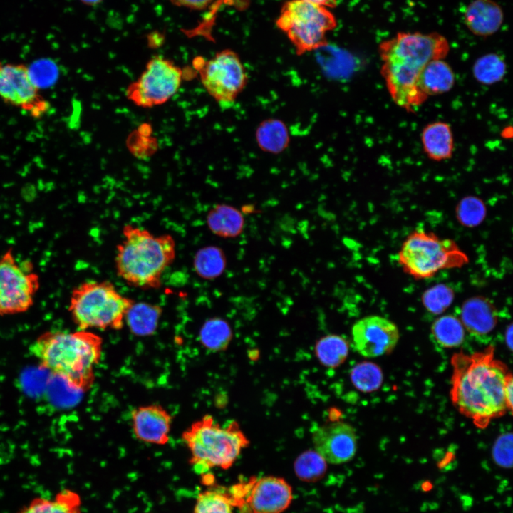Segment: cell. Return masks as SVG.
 Listing matches in <instances>:
<instances>
[{
  "label": "cell",
  "instance_id": "23",
  "mask_svg": "<svg viewBox=\"0 0 513 513\" xmlns=\"http://www.w3.org/2000/svg\"><path fill=\"white\" fill-rule=\"evenodd\" d=\"M79 495L69 489L59 492L53 499L36 497L18 513H82Z\"/></svg>",
  "mask_w": 513,
  "mask_h": 513
},
{
  "label": "cell",
  "instance_id": "33",
  "mask_svg": "<svg viewBox=\"0 0 513 513\" xmlns=\"http://www.w3.org/2000/svg\"><path fill=\"white\" fill-rule=\"evenodd\" d=\"M453 290L445 284H437L427 289L422 295V302L432 314L443 313L452 303Z\"/></svg>",
  "mask_w": 513,
  "mask_h": 513
},
{
  "label": "cell",
  "instance_id": "9",
  "mask_svg": "<svg viewBox=\"0 0 513 513\" xmlns=\"http://www.w3.org/2000/svg\"><path fill=\"white\" fill-rule=\"evenodd\" d=\"M40 287L39 276L28 260L19 262L12 248L0 254V316L27 311Z\"/></svg>",
  "mask_w": 513,
  "mask_h": 513
},
{
  "label": "cell",
  "instance_id": "41",
  "mask_svg": "<svg viewBox=\"0 0 513 513\" xmlns=\"http://www.w3.org/2000/svg\"><path fill=\"white\" fill-rule=\"evenodd\" d=\"M81 1L86 4L93 5V4H98L101 0H81Z\"/></svg>",
  "mask_w": 513,
  "mask_h": 513
},
{
  "label": "cell",
  "instance_id": "12",
  "mask_svg": "<svg viewBox=\"0 0 513 513\" xmlns=\"http://www.w3.org/2000/svg\"><path fill=\"white\" fill-rule=\"evenodd\" d=\"M0 99L33 118H40L50 108L24 64L0 62Z\"/></svg>",
  "mask_w": 513,
  "mask_h": 513
},
{
  "label": "cell",
  "instance_id": "20",
  "mask_svg": "<svg viewBox=\"0 0 513 513\" xmlns=\"http://www.w3.org/2000/svg\"><path fill=\"white\" fill-rule=\"evenodd\" d=\"M455 83V75L445 59L430 61L420 72L417 86L420 92L428 97L449 92Z\"/></svg>",
  "mask_w": 513,
  "mask_h": 513
},
{
  "label": "cell",
  "instance_id": "18",
  "mask_svg": "<svg viewBox=\"0 0 513 513\" xmlns=\"http://www.w3.org/2000/svg\"><path fill=\"white\" fill-rule=\"evenodd\" d=\"M504 19L502 8L492 0H474L467 6L464 21L475 35L489 36L501 27Z\"/></svg>",
  "mask_w": 513,
  "mask_h": 513
},
{
  "label": "cell",
  "instance_id": "1",
  "mask_svg": "<svg viewBox=\"0 0 513 513\" xmlns=\"http://www.w3.org/2000/svg\"><path fill=\"white\" fill-rule=\"evenodd\" d=\"M451 364V400L477 428H486L508 411L504 388L512 373L494 358L492 346L472 354L458 352Z\"/></svg>",
  "mask_w": 513,
  "mask_h": 513
},
{
  "label": "cell",
  "instance_id": "17",
  "mask_svg": "<svg viewBox=\"0 0 513 513\" xmlns=\"http://www.w3.org/2000/svg\"><path fill=\"white\" fill-rule=\"evenodd\" d=\"M461 321L466 330L477 337L487 336L498 320V314L492 302L484 296H474L465 301L461 307Z\"/></svg>",
  "mask_w": 513,
  "mask_h": 513
},
{
  "label": "cell",
  "instance_id": "4",
  "mask_svg": "<svg viewBox=\"0 0 513 513\" xmlns=\"http://www.w3.org/2000/svg\"><path fill=\"white\" fill-rule=\"evenodd\" d=\"M123 237L116 247L117 275L135 288H159L164 271L176 256L173 237L168 234L156 236L130 224L123 227Z\"/></svg>",
  "mask_w": 513,
  "mask_h": 513
},
{
  "label": "cell",
  "instance_id": "10",
  "mask_svg": "<svg viewBox=\"0 0 513 513\" xmlns=\"http://www.w3.org/2000/svg\"><path fill=\"white\" fill-rule=\"evenodd\" d=\"M199 73L208 94L222 107L232 105L249 81L240 57L231 49L222 50L200 63Z\"/></svg>",
  "mask_w": 513,
  "mask_h": 513
},
{
  "label": "cell",
  "instance_id": "26",
  "mask_svg": "<svg viewBox=\"0 0 513 513\" xmlns=\"http://www.w3.org/2000/svg\"><path fill=\"white\" fill-rule=\"evenodd\" d=\"M507 64L497 53H489L478 58L472 68L476 81L484 86H491L502 81L507 73Z\"/></svg>",
  "mask_w": 513,
  "mask_h": 513
},
{
  "label": "cell",
  "instance_id": "40",
  "mask_svg": "<svg viewBox=\"0 0 513 513\" xmlns=\"http://www.w3.org/2000/svg\"><path fill=\"white\" fill-rule=\"evenodd\" d=\"M432 483L429 480L424 481L421 484V489L425 492H430L432 489Z\"/></svg>",
  "mask_w": 513,
  "mask_h": 513
},
{
  "label": "cell",
  "instance_id": "28",
  "mask_svg": "<svg viewBox=\"0 0 513 513\" xmlns=\"http://www.w3.org/2000/svg\"><path fill=\"white\" fill-rule=\"evenodd\" d=\"M348 343L342 336L328 335L316 343L315 352L321 363L336 368L343 363L348 354Z\"/></svg>",
  "mask_w": 513,
  "mask_h": 513
},
{
  "label": "cell",
  "instance_id": "36",
  "mask_svg": "<svg viewBox=\"0 0 513 513\" xmlns=\"http://www.w3.org/2000/svg\"><path fill=\"white\" fill-rule=\"evenodd\" d=\"M172 4L194 10H202L208 6L213 0H169Z\"/></svg>",
  "mask_w": 513,
  "mask_h": 513
},
{
  "label": "cell",
  "instance_id": "38",
  "mask_svg": "<svg viewBox=\"0 0 513 513\" xmlns=\"http://www.w3.org/2000/svg\"><path fill=\"white\" fill-rule=\"evenodd\" d=\"M331 9L337 4V0H300Z\"/></svg>",
  "mask_w": 513,
  "mask_h": 513
},
{
  "label": "cell",
  "instance_id": "2",
  "mask_svg": "<svg viewBox=\"0 0 513 513\" xmlns=\"http://www.w3.org/2000/svg\"><path fill=\"white\" fill-rule=\"evenodd\" d=\"M447 39L437 32H399L380 42V74L393 101L408 113L427 100L417 86L423 68L431 61L445 59Z\"/></svg>",
  "mask_w": 513,
  "mask_h": 513
},
{
  "label": "cell",
  "instance_id": "3",
  "mask_svg": "<svg viewBox=\"0 0 513 513\" xmlns=\"http://www.w3.org/2000/svg\"><path fill=\"white\" fill-rule=\"evenodd\" d=\"M102 350V338L88 330L46 331L28 347L41 368L81 393L92 388Z\"/></svg>",
  "mask_w": 513,
  "mask_h": 513
},
{
  "label": "cell",
  "instance_id": "22",
  "mask_svg": "<svg viewBox=\"0 0 513 513\" xmlns=\"http://www.w3.org/2000/svg\"><path fill=\"white\" fill-rule=\"evenodd\" d=\"M207 225L212 233L224 238L239 235L244 228V218L235 207L217 204L207 214Z\"/></svg>",
  "mask_w": 513,
  "mask_h": 513
},
{
  "label": "cell",
  "instance_id": "21",
  "mask_svg": "<svg viewBox=\"0 0 513 513\" xmlns=\"http://www.w3.org/2000/svg\"><path fill=\"white\" fill-rule=\"evenodd\" d=\"M162 313L158 305L135 301L126 314L125 322L135 336H152L157 328Z\"/></svg>",
  "mask_w": 513,
  "mask_h": 513
},
{
  "label": "cell",
  "instance_id": "19",
  "mask_svg": "<svg viewBox=\"0 0 513 513\" xmlns=\"http://www.w3.org/2000/svg\"><path fill=\"white\" fill-rule=\"evenodd\" d=\"M423 151L431 160L441 162L450 159L454 150V138L451 126L443 121L426 125L421 132Z\"/></svg>",
  "mask_w": 513,
  "mask_h": 513
},
{
  "label": "cell",
  "instance_id": "16",
  "mask_svg": "<svg viewBox=\"0 0 513 513\" xmlns=\"http://www.w3.org/2000/svg\"><path fill=\"white\" fill-rule=\"evenodd\" d=\"M132 428L140 441L157 445L170 440L172 415L162 405L151 404L134 408L131 412Z\"/></svg>",
  "mask_w": 513,
  "mask_h": 513
},
{
  "label": "cell",
  "instance_id": "24",
  "mask_svg": "<svg viewBox=\"0 0 513 513\" xmlns=\"http://www.w3.org/2000/svg\"><path fill=\"white\" fill-rule=\"evenodd\" d=\"M433 340L442 348H456L464 341L465 328L461 320L453 315L437 318L431 326Z\"/></svg>",
  "mask_w": 513,
  "mask_h": 513
},
{
  "label": "cell",
  "instance_id": "35",
  "mask_svg": "<svg viewBox=\"0 0 513 513\" xmlns=\"http://www.w3.org/2000/svg\"><path fill=\"white\" fill-rule=\"evenodd\" d=\"M494 462L503 468L512 467V434L505 432L495 440L492 451Z\"/></svg>",
  "mask_w": 513,
  "mask_h": 513
},
{
  "label": "cell",
  "instance_id": "39",
  "mask_svg": "<svg viewBox=\"0 0 513 513\" xmlns=\"http://www.w3.org/2000/svg\"><path fill=\"white\" fill-rule=\"evenodd\" d=\"M505 342L509 350L512 349V325L509 324L505 332Z\"/></svg>",
  "mask_w": 513,
  "mask_h": 513
},
{
  "label": "cell",
  "instance_id": "15",
  "mask_svg": "<svg viewBox=\"0 0 513 513\" xmlns=\"http://www.w3.org/2000/svg\"><path fill=\"white\" fill-rule=\"evenodd\" d=\"M312 439L315 450L326 462H346L356 452V431L345 422H334L318 428L314 431Z\"/></svg>",
  "mask_w": 513,
  "mask_h": 513
},
{
  "label": "cell",
  "instance_id": "30",
  "mask_svg": "<svg viewBox=\"0 0 513 513\" xmlns=\"http://www.w3.org/2000/svg\"><path fill=\"white\" fill-rule=\"evenodd\" d=\"M233 507L229 492L222 489L210 488L198 494L192 513H233Z\"/></svg>",
  "mask_w": 513,
  "mask_h": 513
},
{
  "label": "cell",
  "instance_id": "11",
  "mask_svg": "<svg viewBox=\"0 0 513 513\" xmlns=\"http://www.w3.org/2000/svg\"><path fill=\"white\" fill-rule=\"evenodd\" d=\"M183 71L171 60L153 56L139 78L125 91L126 98L141 108H152L167 102L179 90Z\"/></svg>",
  "mask_w": 513,
  "mask_h": 513
},
{
  "label": "cell",
  "instance_id": "29",
  "mask_svg": "<svg viewBox=\"0 0 513 513\" xmlns=\"http://www.w3.org/2000/svg\"><path fill=\"white\" fill-rule=\"evenodd\" d=\"M232 338L229 323L224 319L207 320L200 331V341L207 349L219 351L226 349Z\"/></svg>",
  "mask_w": 513,
  "mask_h": 513
},
{
  "label": "cell",
  "instance_id": "5",
  "mask_svg": "<svg viewBox=\"0 0 513 513\" xmlns=\"http://www.w3.org/2000/svg\"><path fill=\"white\" fill-rule=\"evenodd\" d=\"M182 440L190 451V465L200 475L215 467L229 468L249 443L237 422L222 426L210 415L193 422L182 433Z\"/></svg>",
  "mask_w": 513,
  "mask_h": 513
},
{
  "label": "cell",
  "instance_id": "32",
  "mask_svg": "<svg viewBox=\"0 0 513 513\" xmlns=\"http://www.w3.org/2000/svg\"><path fill=\"white\" fill-rule=\"evenodd\" d=\"M294 470L299 479L315 481L324 475L326 461L316 450L305 451L296 458Z\"/></svg>",
  "mask_w": 513,
  "mask_h": 513
},
{
  "label": "cell",
  "instance_id": "34",
  "mask_svg": "<svg viewBox=\"0 0 513 513\" xmlns=\"http://www.w3.org/2000/svg\"><path fill=\"white\" fill-rule=\"evenodd\" d=\"M456 213L457 219L462 224L472 227L483 221L486 207L481 199L467 196L460 200L457 206Z\"/></svg>",
  "mask_w": 513,
  "mask_h": 513
},
{
  "label": "cell",
  "instance_id": "13",
  "mask_svg": "<svg viewBox=\"0 0 513 513\" xmlns=\"http://www.w3.org/2000/svg\"><path fill=\"white\" fill-rule=\"evenodd\" d=\"M351 336L356 351L366 358L390 353L396 346L400 333L389 319L377 315L363 317L352 326Z\"/></svg>",
  "mask_w": 513,
  "mask_h": 513
},
{
  "label": "cell",
  "instance_id": "37",
  "mask_svg": "<svg viewBox=\"0 0 513 513\" xmlns=\"http://www.w3.org/2000/svg\"><path fill=\"white\" fill-rule=\"evenodd\" d=\"M504 396L507 406L508 411L511 413L512 412V404H513V380L512 375L508 378L504 388Z\"/></svg>",
  "mask_w": 513,
  "mask_h": 513
},
{
  "label": "cell",
  "instance_id": "8",
  "mask_svg": "<svg viewBox=\"0 0 513 513\" xmlns=\"http://www.w3.org/2000/svg\"><path fill=\"white\" fill-rule=\"evenodd\" d=\"M337 19L328 8L300 0L286 1L276 21L298 56L328 44V33L337 27Z\"/></svg>",
  "mask_w": 513,
  "mask_h": 513
},
{
  "label": "cell",
  "instance_id": "7",
  "mask_svg": "<svg viewBox=\"0 0 513 513\" xmlns=\"http://www.w3.org/2000/svg\"><path fill=\"white\" fill-rule=\"evenodd\" d=\"M398 262L406 274L421 279L444 269L460 268L468 262V257L453 240L421 229L411 232L404 240Z\"/></svg>",
  "mask_w": 513,
  "mask_h": 513
},
{
  "label": "cell",
  "instance_id": "25",
  "mask_svg": "<svg viewBox=\"0 0 513 513\" xmlns=\"http://www.w3.org/2000/svg\"><path fill=\"white\" fill-rule=\"evenodd\" d=\"M256 138L261 150L275 154L282 152L289 142L285 124L276 119L263 121L256 130Z\"/></svg>",
  "mask_w": 513,
  "mask_h": 513
},
{
  "label": "cell",
  "instance_id": "6",
  "mask_svg": "<svg viewBox=\"0 0 513 513\" xmlns=\"http://www.w3.org/2000/svg\"><path fill=\"white\" fill-rule=\"evenodd\" d=\"M134 302L110 281H87L72 290L68 311L78 330H119Z\"/></svg>",
  "mask_w": 513,
  "mask_h": 513
},
{
  "label": "cell",
  "instance_id": "31",
  "mask_svg": "<svg viewBox=\"0 0 513 513\" xmlns=\"http://www.w3.org/2000/svg\"><path fill=\"white\" fill-rule=\"evenodd\" d=\"M351 379L355 388L360 391L371 393L381 386L383 376L378 365L366 361L356 364L352 368Z\"/></svg>",
  "mask_w": 513,
  "mask_h": 513
},
{
  "label": "cell",
  "instance_id": "14",
  "mask_svg": "<svg viewBox=\"0 0 513 513\" xmlns=\"http://www.w3.org/2000/svg\"><path fill=\"white\" fill-rule=\"evenodd\" d=\"M293 499L291 487L283 478L266 476L245 483L246 504L252 513H282Z\"/></svg>",
  "mask_w": 513,
  "mask_h": 513
},
{
  "label": "cell",
  "instance_id": "27",
  "mask_svg": "<svg viewBox=\"0 0 513 513\" xmlns=\"http://www.w3.org/2000/svg\"><path fill=\"white\" fill-rule=\"evenodd\" d=\"M194 269L201 278L214 279L220 276L226 267L224 252L215 246L200 249L194 257Z\"/></svg>",
  "mask_w": 513,
  "mask_h": 513
}]
</instances>
